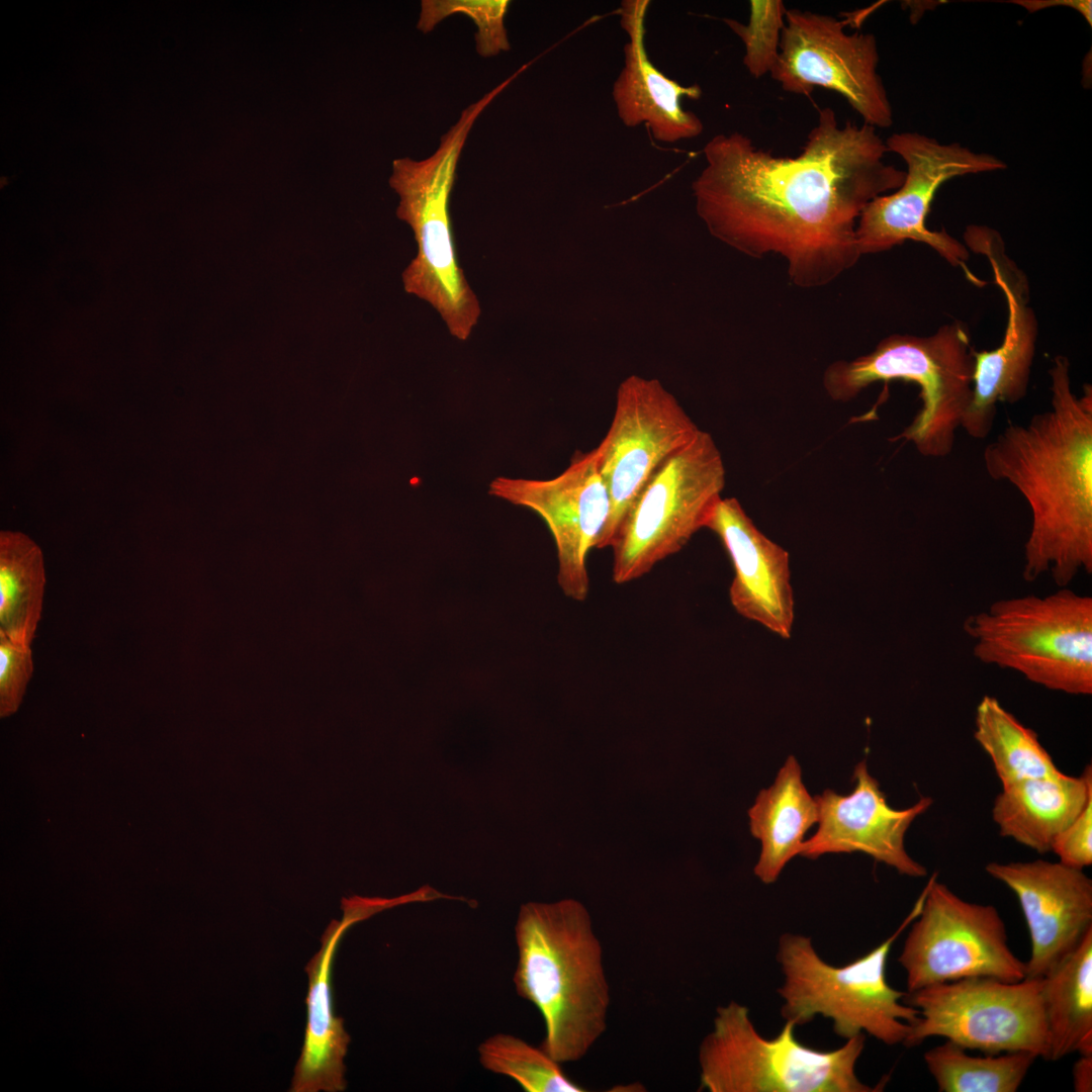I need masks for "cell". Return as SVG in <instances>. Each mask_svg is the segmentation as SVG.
<instances>
[{
	"label": "cell",
	"instance_id": "29",
	"mask_svg": "<svg viewBox=\"0 0 1092 1092\" xmlns=\"http://www.w3.org/2000/svg\"><path fill=\"white\" fill-rule=\"evenodd\" d=\"M510 4L508 0H423L417 27L428 33L445 18L463 14L476 27L474 38L477 54L489 58L511 49L505 26Z\"/></svg>",
	"mask_w": 1092,
	"mask_h": 1092
},
{
	"label": "cell",
	"instance_id": "20",
	"mask_svg": "<svg viewBox=\"0 0 1092 1092\" xmlns=\"http://www.w3.org/2000/svg\"><path fill=\"white\" fill-rule=\"evenodd\" d=\"M383 909L381 899L354 897L344 900L343 918L330 923L323 933L320 950L307 963L306 1026L290 1092L346 1090L344 1060L351 1038L344 1027V1019L334 1011V957L344 933L352 924Z\"/></svg>",
	"mask_w": 1092,
	"mask_h": 1092
},
{
	"label": "cell",
	"instance_id": "19",
	"mask_svg": "<svg viewBox=\"0 0 1092 1092\" xmlns=\"http://www.w3.org/2000/svg\"><path fill=\"white\" fill-rule=\"evenodd\" d=\"M705 528L720 538L733 564L729 599L734 610L789 639L795 602L788 551L757 529L735 497H722Z\"/></svg>",
	"mask_w": 1092,
	"mask_h": 1092
},
{
	"label": "cell",
	"instance_id": "1",
	"mask_svg": "<svg viewBox=\"0 0 1092 1092\" xmlns=\"http://www.w3.org/2000/svg\"><path fill=\"white\" fill-rule=\"evenodd\" d=\"M876 128L821 108L800 155L780 157L741 132L719 133L704 148L693 182L698 215L709 232L754 257L778 254L791 281L816 288L861 256L857 220L875 198L898 189L905 171L885 163Z\"/></svg>",
	"mask_w": 1092,
	"mask_h": 1092
},
{
	"label": "cell",
	"instance_id": "3",
	"mask_svg": "<svg viewBox=\"0 0 1092 1092\" xmlns=\"http://www.w3.org/2000/svg\"><path fill=\"white\" fill-rule=\"evenodd\" d=\"M517 994L540 1012V1046L556 1062L584 1058L606 1032L611 1003L603 947L577 900L528 902L515 924Z\"/></svg>",
	"mask_w": 1092,
	"mask_h": 1092
},
{
	"label": "cell",
	"instance_id": "9",
	"mask_svg": "<svg viewBox=\"0 0 1092 1092\" xmlns=\"http://www.w3.org/2000/svg\"><path fill=\"white\" fill-rule=\"evenodd\" d=\"M725 466L713 437L703 431L649 478L627 511L610 548L617 584L649 573L679 552L722 498Z\"/></svg>",
	"mask_w": 1092,
	"mask_h": 1092
},
{
	"label": "cell",
	"instance_id": "22",
	"mask_svg": "<svg viewBox=\"0 0 1092 1092\" xmlns=\"http://www.w3.org/2000/svg\"><path fill=\"white\" fill-rule=\"evenodd\" d=\"M1092 798V768L1080 777L1062 771L1002 787L992 807L1001 836L1038 853L1051 851L1056 837L1072 823Z\"/></svg>",
	"mask_w": 1092,
	"mask_h": 1092
},
{
	"label": "cell",
	"instance_id": "15",
	"mask_svg": "<svg viewBox=\"0 0 1092 1092\" xmlns=\"http://www.w3.org/2000/svg\"><path fill=\"white\" fill-rule=\"evenodd\" d=\"M964 240L968 249L987 259L1007 306V325L1000 345L990 351L973 350L972 399L961 428L981 440L993 429L997 403L1014 404L1026 395L1038 324L1029 304L1028 279L1006 253L1000 233L987 225L971 224Z\"/></svg>",
	"mask_w": 1092,
	"mask_h": 1092
},
{
	"label": "cell",
	"instance_id": "31",
	"mask_svg": "<svg viewBox=\"0 0 1092 1092\" xmlns=\"http://www.w3.org/2000/svg\"><path fill=\"white\" fill-rule=\"evenodd\" d=\"M33 672L30 646L0 634V716L14 714L21 704Z\"/></svg>",
	"mask_w": 1092,
	"mask_h": 1092
},
{
	"label": "cell",
	"instance_id": "10",
	"mask_svg": "<svg viewBox=\"0 0 1092 1092\" xmlns=\"http://www.w3.org/2000/svg\"><path fill=\"white\" fill-rule=\"evenodd\" d=\"M1041 988V978L1005 982L975 977L908 993L904 1002L917 1008L919 1016L904 1044L912 1048L940 1036L966 1050L1029 1052L1048 1060Z\"/></svg>",
	"mask_w": 1092,
	"mask_h": 1092
},
{
	"label": "cell",
	"instance_id": "11",
	"mask_svg": "<svg viewBox=\"0 0 1092 1092\" xmlns=\"http://www.w3.org/2000/svg\"><path fill=\"white\" fill-rule=\"evenodd\" d=\"M885 144L888 152L905 162L907 171L898 189L875 198L862 210L855 230L860 255L887 251L906 241L922 243L978 284L980 279L967 264L965 244L945 231L929 230L926 218L943 183L959 176L1002 170L1006 164L993 155L975 153L958 143L940 144L918 132L893 133Z\"/></svg>",
	"mask_w": 1092,
	"mask_h": 1092
},
{
	"label": "cell",
	"instance_id": "18",
	"mask_svg": "<svg viewBox=\"0 0 1092 1092\" xmlns=\"http://www.w3.org/2000/svg\"><path fill=\"white\" fill-rule=\"evenodd\" d=\"M986 872L1016 895L1030 937L1026 978H1042L1092 928V881L1060 861L990 862Z\"/></svg>",
	"mask_w": 1092,
	"mask_h": 1092
},
{
	"label": "cell",
	"instance_id": "16",
	"mask_svg": "<svg viewBox=\"0 0 1092 1092\" xmlns=\"http://www.w3.org/2000/svg\"><path fill=\"white\" fill-rule=\"evenodd\" d=\"M489 493L535 512L550 530L557 551V581L564 595L582 602L589 590L586 559L610 516V496L595 448L576 451L550 479L496 477Z\"/></svg>",
	"mask_w": 1092,
	"mask_h": 1092
},
{
	"label": "cell",
	"instance_id": "24",
	"mask_svg": "<svg viewBox=\"0 0 1092 1092\" xmlns=\"http://www.w3.org/2000/svg\"><path fill=\"white\" fill-rule=\"evenodd\" d=\"M1041 980L1048 1060L1058 1061L1092 1037V928Z\"/></svg>",
	"mask_w": 1092,
	"mask_h": 1092
},
{
	"label": "cell",
	"instance_id": "6",
	"mask_svg": "<svg viewBox=\"0 0 1092 1092\" xmlns=\"http://www.w3.org/2000/svg\"><path fill=\"white\" fill-rule=\"evenodd\" d=\"M921 904L922 894L894 933L843 966L826 963L811 937L782 934L777 951L783 974L778 989L782 1017L798 1026L821 1015L832 1021L833 1031L844 1039L868 1033L888 1045L904 1043L919 1011L902 1003L906 993L888 983L887 962L893 943L915 919Z\"/></svg>",
	"mask_w": 1092,
	"mask_h": 1092
},
{
	"label": "cell",
	"instance_id": "30",
	"mask_svg": "<svg viewBox=\"0 0 1092 1092\" xmlns=\"http://www.w3.org/2000/svg\"><path fill=\"white\" fill-rule=\"evenodd\" d=\"M747 24L724 19L725 24L744 46L743 64L749 74L759 78L770 73L779 53L786 7L781 0H752Z\"/></svg>",
	"mask_w": 1092,
	"mask_h": 1092
},
{
	"label": "cell",
	"instance_id": "7",
	"mask_svg": "<svg viewBox=\"0 0 1092 1092\" xmlns=\"http://www.w3.org/2000/svg\"><path fill=\"white\" fill-rule=\"evenodd\" d=\"M762 1036L747 1006L734 1000L716 1009L712 1029L698 1051L701 1088L710 1092H871L856 1075L866 1035L832 1051L801 1043L796 1024Z\"/></svg>",
	"mask_w": 1092,
	"mask_h": 1092
},
{
	"label": "cell",
	"instance_id": "32",
	"mask_svg": "<svg viewBox=\"0 0 1092 1092\" xmlns=\"http://www.w3.org/2000/svg\"><path fill=\"white\" fill-rule=\"evenodd\" d=\"M1051 851L1059 861L1083 870L1092 863V798L1082 812L1055 839Z\"/></svg>",
	"mask_w": 1092,
	"mask_h": 1092
},
{
	"label": "cell",
	"instance_id": "23",
	"mask_svg": "<svg viewBox=\"0 0 1092 1092\" xmlns=\"http://www.w3.org/2000/svg\"><path fill=\"white\" fill-rule=\"evenodd\" d=\"M748 817L750 832L761 846L754 875L771 884L799 855L807 831L818 821L816 799L806 789L794 755L787 758L774 784L758 793Z\"/></svg>",
	"mask_w": 1092,
	"mask_h": 1092
},
{
	"label": "cell",
	"instance_id": "8",
	"mask_svg": "<svg viewBox=\"0 0 1092 1092\" xmlns=\"http://www.w3.org/2000/svg\"><path fill=\"white\" fill-rule=\"evenodd\" d=\"M964 631L983 663L1021 673L1048 690L1092 694V598L1067 587L1003 599L969 616Z\"/></svg>",
	"mask_w": 1092,
	"mask_h": 1092
},
{
	"label": "cell",
	"instance_id": "4",
	"mask_svg": "<svg viewBox=\"0 0 1092 1092\" xmlns=\"http://www.w3.org/2000/svg\"><path fill=\"white\" fill-rule=\"evenodd\" d=\"M512 82L507 78L471 103L441 136L430 157L396 159L389 185L398 194L396 215L412 229L418 253L402 272L405 292L428 302L450 335L466 341L480 315L479 301L459 266L449 211L460 155L482 111Z\"/></svg>",
	"mask_w": 1092,
	"mask_h": 1092
},
{
	"label": "cell",
	"instance_id": "17",
	"mask_svg": "<svg viewBox=\"0 0 1092 1092\" xmlns=\"http://www.w3.org/2000/svg\"><path fill=\"white\" fill-rule=\"evenodd\" d=\"M852 781L853 790L847 795L827 789L815 796L818 826L803 841L799 855L816 859L829 853L860 852L901 875L925 877V867L908 854L904 839L912 822L931 806L932 799L921 797L908 808H892L879 782L869 772L866 760L855 765Z\"/></svg>",
	"mask_w": 1092,
	"mask_h": 1092
},
{
	"label": "cell",
	"instance_id": "12",
	"mask_svg": "<svg viewBox=\"0 0 1092 1092\" xmlns=\"http://www.w3.org/2000/svg\"><path fill=\"white\" fill-rule=\"evenodd\" d=\"M914 920L898 957L908 993L975 977L1026 978V964L1009 947L994 906L968 902L931 877Z\"/></svg>",
	"mask_w": 1092,
	"mask_h": 1092
},
{
	"label": "cell",
	"instance_id": "5",
	"mask_svg": "<svg viewBox=\"0 0 1092 1092\" xmlns=\"http://www.w3.org/2000/svg\"><path fill=\"white\" fill-rule=\"evenodd\" d=\"M973 350L968 329L960 322L929 336L892 335L869 354L829 365L823 385L832 399L848 401L875 382L916 384L921 407L891 440L911 442L926 457H945L972 399Z\"/></svg>",
	"mask_w": 1092,
	"mask_h": 1092
},
{
	"label": "cell",
	"instance_id": "2",
	"mask_svg": "<svg viewBox=\"0 0 1092 1092\" xmlns=\"http://www.w3.org/2000/svg\"><path fill=\"white\" fill-rule=\"evenodd\" d=\"M1070 367L1056 356L1051 408L1024 425L1010 423L983 452L990 478L1012 484L1030 511L1024 580L1049 571L1059 587L1080 571L1092 573V387L1077 395Z\"/></svg>",
	"mask_w": 1092,
	"mask_h": 1092
},
{
	"label": "cell",
	"instance_id": "28",
	"mask_svg": "<svg viewBox=\"0 0 1092 1092\" xmlns=\"http://www.w3.org/2000/svg\"><path fill=\"white\" fill-rule=\"evenodd\" d=\"M477 1053L485 1070L514 1080L526 1092L587 1091L568 1078L541 1046L519 1036L495 1033L480 1042Z\"/></svg>",
	"mask_w": 1092,
	"mask_h": 1092
},
{
	"label": "cell",
	"instance_id": "13",
	"mask_svg": "<svg viewBox=\"0 0 1092 1092\" xmlns=\"http://www.w3.org/2000/svg\"><path fill=\"white\" fill-rule=\"evenodd\" d=\"M700 430L657 379L632 375L620 384L611 425L595 448L611 505L598 549L611 546L627 511L649 478Z\"/></svg>",
	"mask_w": 1092,
	"mask_h": 1092
},
{
	"label": "cell",
	"instance_id": "25",
	"mask_svg": "<svg viewBox=\"0 0 1092 1092\" xmlns=\"http://www.w3.org/2000/svg\"><path fill=\"white\" fill-rule=\"evenodd\" d=\"M46 587L39 546L20 532L0 533V634L30 646L41 617Z\"/></svg>",
	"mask_w": 1092,
	"mask_h": 1092
},
{
	"label": "cell",
	"instance_id": "33",
	"mask_svg": "<svg viewBox=\"0 0 1092 1092\" xmlns=\"http://www.w3.org/2000/svg\"><path fill=\"white\" fill-rule=\"evenodd\" d=\"M1073 1085L1076 1092L1092 1091V1055H1080L1073 1067Z\"/></svg>",
	"mask_w": 1092,
	"mask_h": 1092
},
{
	"label": "cell",
	"instance_id": "27",
	"mask_svg": "<svg viewBox=\"0 0 1092 1092\" xmlns=\"http://www.w3.org/2000/svg\"><path fill=\"white\" fill-rule=\"evenodd\" d=\"M923 1058L940 1092H1015L1038 1057L1029 1052L971 1056L945 1040Z\"/></svg>",
	"mask_w": 1092,
	"mask_h": 1092
},
{
	"label": "cell",
	"instance_id": "14",
	"mask_svg": "<svg viewBox=\"0 0 1092 1092\" xmlns=\"http://www.w3.org/2000/svg\"><path fill=\"white\" fill-rule=\"evenodd\" d=\"M846 20L787 9L780 53L769 73L789 93L809 95L815 87L840 94L873 127H889L893 110L877 72L879 51L872 33H847Z\"/></svg>",
	"mask_w": 1092,
	"mask_h": 1092
},
{
	"label": "cell",
	"instance_id": "26",
	"mask_svg": "<svg viewBox=\"0 0 1092 1092\" xmlns=\"http://www.w3.org/2000/svg\"><path fill=\"white\" fill-rule=\"evenodd\" d=\"M974 737L990 756L1002 787L1060 774L1037 734L991 696L976 708Z\"/></svg>",
	"mask_w": 1092,
	"mask_h": 1092
},
{
	"label": "cell",
	"instance_id": "21",
	"mask_svg": "<svg viewBox=\"0 0 1092 1092\" xmlns=\"http://www.w3.org/2000/svg\"><path fill=\"white\" fill-rule=\"evenodd\" d=\"M649 1L625 0L620 23L629 40L623 48L624 65L612 87V98L621 122L627 127L644 124L659 143L672 144L699 136L704 124L681 101L698 100V84L684 86L660 72L649 60L644 44L645 17Z\"/></svg>",
	"mask_w": 1092,
	"mask_h": 1092
}]
</instances>
